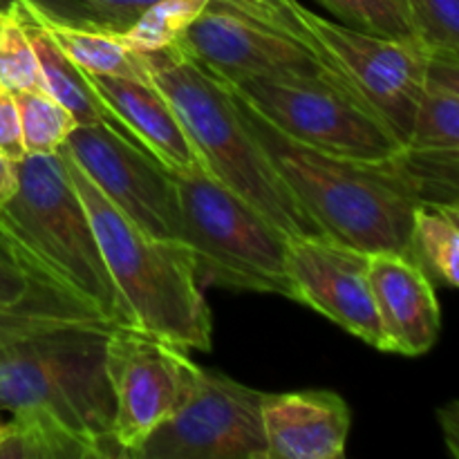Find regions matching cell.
<instances>
[{
    "instance_id": "30bf717a",
    "label": "cell",
    "mask_w": 459,
    "mask_h": 459,
    "mask_svg": "<svg viewBox=\"0 0 459 459\" xmlns=\"http://www.w3.org/2000/svg\"><path fill=\"white\" fill-rule=\"evenodd\" d=\"M260 390L200 370L182 406L133 459H267Z\"/></svg>"
},
{
    "instance_id": "f546056e",
    "label": "cell",
    "mask_w": 459,
    "mask_h": 459,
    "mask_svg": "<svg viewBox=\"0 0 459 459\" xmlns=\"http://www.w3.org/2000/svg\"><path fill=\"white\" fill-rule=\"evenodd\" d=\"M36 278L9 254H0V305H16L34 290Z\"/></svg>"
},
{
    "instance_id": "ba28073f",
    "label": "cell",
    "mask_w": 459,
    "mask_h": 459,
    "mask_svg": "<svg viewBox=\"0 0 459 459\" xmlns=\"http://www.w3.org/2000/svg\"><path fill=\"white\" fill-rule=\"evenodd\" d=\"M175 45L227 83L321 81L370 106L357 85L327 65L309 45L236 9L209 3Z\"/></svg>"
},
{
    "instance_id": "4316f807",
    "label": "cell",
    "mask_w": 459,
    "mask_h": 459,
    "mask_svg": "<svg viewBox=\"0 0 459 459\" xmlns=\"http://www.w3.org/2000/svg\"><path fill=\"white\" fill-rule=\"evenodd\" d=\"M0 85L12 92L45 88L25 27L12 7H0Z\"/></svg>"
},
{
    "instance_id": "4dcf8cb0",
    "label": "cell",
    "mask_w": 459,
    "mask_h": 459,
    "mask_svg": "<svg viewBox=\"0 0 459 459\" xmlns=\"http://www.w3.org/2000/svg\"><path fill=\"white\" fill-rule=\"evenodd\" d=\"M426 81H429V85H435V88L459 99V56L429 54Z\"/></svg>"
},
{
    "instance_id": "52a82bcc",
    "label": "cell",
    "mask_w": 459,
    "mask_h": 459,
    "mask_svg": "<svg viewBox=\"0 0 459 459\" xmlns=\"http://www.w3.org/2000/svg\"><path fill=\"white\" fill-rule=\"evenodd\" d=\"M276 128L316 151L366 164H379L403 151L370 106L321 81H245L229 83Z\"/></svg>"
},
{
    "instance_id": "d6a6232c",
    "label": "cell",
    "mask_w": 459,
    "mask_h": 459,
    "mask_svg": "<svg viewBox=\"0 0 459 459\" xmlns=\"http://www.w3.org/2000/svg\"><path fill=\"white\" fill-rule=\"evenodd\" d=\"M18 186V175H16V164L9 161L7 157L0 152V206L13 195Z\"/></svg>"
},
{
    "instance_id": "d6986e66",
    "label": "cell",
    "mask_w": 459,
    "mask_h": 459,
    "mask_svg": "<svg viewBox=\"0 0 459 459\" xmlns=\"http://www.w3.org/2000/svg\"><path fill=\"white\" fill-rule=\"evenodd\" d=\"M36 3V0H34ZM39 16L49 34L58 43V48L72 58L76 67L85 74H103V76H128V79L151 81V63L148 54L133 49L121 34L115 31L94 30V27L72 25L43 12L39 3Z\"/></svg>"
},
{
    "instance_id": "9c48e42d",
    "label": "cell",
    "mask_w": 459,
    "mask_h": 459,
    "mask_svg": "<svg viewBox=\"0 0 459 459\" xmlns=\"http://www.w3.org/2000/svg\"><path fill=\"white\" fill-rule=\"evenodd\" d=\"M106 368L115 397L112 430L126 459L182 406L202 370L186 348L134 325L112 327Z\"/></svg>"
},
{
    "instance_id": "7a4b0ae2",
    "label": "cell",
    "mask_w": 459,
    "mask_h": 459,
    "mask_svg": "<svg viewBox=\"0 0 459 459\" xmlns=\"http://www.w3.org/2000/svg\"><path fill=\"white\" fill-rule=\"evenodd\" d=\"M229 90L272 164L325 236L366 254L390 251L412 258V224L421 204L384 169V161L366 164L305 146L276 128L236 88Z\"/></svg>"
},
{
    "instance_id": "d4e9b609",
    "label": "cell",
    "mask_w": 459,
    "mask_h": 459,
    "mask_svg": "<svg viewBox=\"0 0 459 459\" xmlns=\"http://www.w3.org/2000/svg\"><path fill=\"white\" fill-rule=\"evenodd\" d=\"M211 0H160L151 4L121 39L143 54L178 43L179 36L209 7Z\"/></svg>"
},
{
    "instance_id": "3957f363",
    "label": "cell",
    "mask_w": 459,
    "mask_h": 459,
    "mask_svg": "<svg viewBox=\"0 0 459 459\" xmlns=\"http://www.w3.org/2000/svg\"><path fill=\"white\" fill-rule=\"evenodd\" d=\"M151 81L182 121L206 173L249 202L290 238L325 236L281 178L222 79L178 45L148 54Z\"/></svg>"
},
{
    "instance_id": "277c9868",
    "label": "cell",
    "mask_w": 459,
    "mask_h": 459,
    "mask_svg": "<svg viewBox=\"0 0 459 459\" xmlns=\"http://www.w3.org/2000/svg\"><path fill=\"white\" fill-rule=\"evenodd\" d=\"M117 323H63L0 352V411L45 412L94 446L121 457L115 442V397L106 368L108 334Z\"/></svg>"
},
{
    "instance_id": "9a60e30c",
    "label": "cell",
    "mask_w": 459,
    "mask_h": 459,
    "mask_svg": "<svg viewBox=\"0 0 459 459\" xmlns=\"http://www.w3.org/2000/svg\"><path fill=\"white\" fill-rule=\"evenodd\" d=\"M115 128L128 134L170 173L206 170L173 106L152 81L85 74Z\"/></svg>"
},
{
    "instance_id": "484cf974",
    "label": "cell",
    "mask_w": 459,
    "mask_h": 459,
    "mask_svg": "<svg viewBox=\"0 0 459 459\" xmlns=\"http://www.w3.org/2000/svg\"><path fill=\"white\" fill-rule=\"evenodd\" d=\"M49 16L63 22L124 34L160 0H36Z\"/></svg>"
},
{
    "instance_id": "cb8c5ba5",
    "label": "cell",
    "mask_w": 459,
    "mask_h": 459,
    "mask_svg": "<svg viewBox=\"0 0 459 459\" xmlns=\"http://www.w3.org/2000/svg\"><path fill=\"white\" fill-rule=\"evenodd\" d=\"M318 3L354 30L424 48L412 25L406 0H318Z\"/></svg>"
},
{
    "instance_id": "7402d4cb",
    "label": "cell",
    "mask_w": 459,
    "mask_h": 459,
    "mask_svg": "<svg viewBox=\"0 0 459 459\" xmlns=\"http://www.w3.org/2000/svg\"><path fill=\"white\" fill-rule=\"evenodd\" d=\"M13 97L27 155H54L61 151L79 126L76 117L45 88L21 90Z\"/></svg>"
},
{
    "instance_id": "4fadbf2b",
    "label": "cell",
    "mask_w": 459,
    "mask_h": 459,
    "mask_svg": "<svg viewBox=\"0 0 459 459\" xmlns=\"http://www.w3.org/2000/svg\"><path fill=\"white\" fill-rule=\"evenodd\" d=\"M287 269L296 303L323 314L348 334L385 352L370 287V254L330 236L290 238Z\"/></svg>"
},
{
    "instance_id": "ac0fdd59",
    "label": "cell",
    "mask_w": 459,
    "mask_h": 459,
    "mask_svg": "<svg viewBox=\"0 0 459 459\" xmlns=\"http://www.w3.org/2000/svg\"><path fill=\"white\" fill-rule=\"evenodd\" d=\"M7 4L30 36L45 90L76 117L79 126L110 121L94 90L90 88L85 72L72 63V58L58 48L54 36L43 25L34 0H9Z\"/></svg>"
},
{
    "instance_id": "8fae6325",
    "label": "cell",
    "mask_w": 459,
    "mask_h": 459,
    "mask_svg": "<svg viewBox=\"0 0 459 459\" xmlns=\"http://www.w3.org/2000/svg\"><path fill=\"white\" fill-rule=\"evenodd\" d=\"M94 186L143 233L182 242V213L173 173L110 121L76 126L65 142Z\"/></svg>"
},
{
    "instance_id": "1f68e13d",
    "label": "cell",
    "mask_w": 459,
    "mask_h": 459,
    "mask_svg": "<svg viewBox=\"0 0 459 459\" xmlns=\"http://www.w3.org/2000/svg\"><path fill=\"white\" fill-rule=\"evenodd\" d=\"M437 421L448 453L459 459V402H448L446 406L439 408Z\"/></svg>"
},
{
    "instance_id": "e0dca14e",
    "label": "cell",
    "mask_w": 459,
    "mask_h": 459,
    "mask_svg": "<svg viewBox=\"0 0 459 459\" xmlns=\"http://www.w3.org/2000/svg\"><path fill=\"white\" fill-rule=\"evenodd\" d=\"M267 459H341L352 415L332 390L264 394Z\"/></svg>"
},
{
    "instance_id": "836d02e7",
    "label": "cell",
    "mask_w": 459,
    "mask_h": 459,
    "mask_svg": "<svg viewBox=\"0 0 459 459\" xmlns=\"http://www.w3.org/2000/svg\"><path fill=\"white\" fill-rule=\"evenodd\" d=\"M439 211H442L444 215H446L448 220H451L453 224H455V227L459 229V202L457 204H446V206H437Z\"/></svg>"
},
{
    "instance_id": "44dd1931",
    "label": "cell",
    "mask_w": 459,
    "mask_h": 459,
    "mask_svg": "<svg viewBox=\"0 0 459 459\" xmlns=\"http://www.w3.org/2000/svg\"><path fill=\"white\" fill-rule=\"evenodd\" d=\"M90 318L101 316L76 299L67 296L65 291L36 278L34 290L21 303L0 305V352L16 341L36 334L40 330L63 325V323L90 321ZM101 321H106V318H101Z\"/></svg>"
},
{
    "instance_id": "6da1fadb",
    "label": "cell",
    "mask_w": 459,
    "mask_h": 459,
    "mask_svg": "<svg viewBox=\"0 0 459 459\" xmlns=\"http://www.w3.org/2000/svg\"><path fill=\"white\" fill-rule=\"evenodd\" d=\"M18 186L0 206V249L117 325H134L61 152L16 161Z\"/></svg>"
},
{
    "instance_id": "f1b7e54d",
    "label": "cell",
    "mask_w": 459,
    "mask_h": 459,
    "mask_svg": "<svg viewBox=\"0 0 459 459\" xmlns=\"http://www.w3.org/2000/svg\"><path fill=\"white\" fill-rule=\"evenodd\" d=\"M0 152L13 164L27 157L16 97L12 90L3 88V85H0Z\"/></svg>"
},
{
    "instance_id": "5b68a950",
    "label": "cell",
    "mask_w": 459,
    "mask_h": 459,
    "mask_svg": "<svg viewBox=\"0 0 459 459\" xmlns=\"http://www.w3.org/2000/svg\"><path fill=\"white\" fill-rule=\"evenodd\" d=\"M58 152L88 211L108 272L128 305L134 327L186 350H211V309L186 245L160 240L134 227L94 186L65 148Z\"/></svg>"
},
{
    "instance_id": "83f0119b",
    "label": "cell",
    "mask_w": 459,
    "mask_h": 459,
    "mask_svg": "<svg viewBox=\"0 0 459 459\" xmlns=\"http://www.w3.org/2000/svg\"><path fill=\"white\" fill-rule=\"evenodd\" d=\"M406 3L426 52L459 56V0H406Z\"/></svg>"
},
{
    "instance_id": "7c38bea8",
    "label": "cell",
    "mask_w": 459,
    "mask_h": 459,
    "mask_svg": "<svg viewBox=\"0 0 459 459\" xmlns=\"http://www.w3.org/2000/svg\"><path fill=\"white\" fill-rule=\"evenodd\" d=\"M294 13L406 146L429 85V52L417 45L327 21L299 0H294Z\"/></svg>"
},
{
    "instance_id": "8992f818",
    "label": "cell",
    "mask_w": 459,
    "mask_h": 459,
    "mask_svg": "<svg viewBox=\"0 0 459 459\" xmlns=\"http://www.w3.org/2000/svg\"><path fill=\"white\" fill-rule=\"evenodd\" d=\"M182 242L200 282L296 300L287 269L290 236L206 170L173 173Z\"/></svg>"
},
{
    "instance_id": "603a6c76",
    "label": "cell",
    "mask_w": 459,
    "mask_h": 459,
    "mask_svg": "<svg viewBox=\"0 0 459 459\" xmlns=\"http://www.w3.org/2000/svg\"><path fill=\"white\" fill-rule=\"evenodd\" d=\"M411 254L430 278L459 290V229L437 206H417Z\"/></svg>"
},
{
    "instance_id": "2e32d148",
    "label": "cell",
    "mask_w": 459,
    "mask_h": 459,
    "mask_svg": "<svg viewBox=\"0 0 459 459\" xmlns=\"http://www.w3.org/2000/svg\"><path fill=\"white\" fill-rule=\"evenodd\" d=\"M370 287L379 312L385 352L421 357L442 330L433 278L411 255L370 254Z\"/></svg>"
},
{
    "instance_id": "ffe728a7",
    "label": "cell",
    "mask_w": 459,
    "mask_h": 459,
    "mask_svg": "<svg viewBox=\"0 0 459 459\" xmlns=\"http://www.w3.org/2000/svg\"><path fill=\"white\" fill-rule=\"evenodd\" d=\"M0 459H101L94 446L45 412H13L0 426Z\"/></svg>"
},
{
    "instance_id": "5bb4252c",
    "label": "cell",
    "mask_w": 459,
    "mask_h": 459,
    "mask_svg": "<svg viewBox=\"0 0 459 459\" xmlns=\"http://www.w3.org/2000/svg\"><path fill=\"white\" fill-rule=\"evenodd\" d=\"M384 169L426 206L459 202V99L426 85L403 151Z\"/></svg>"
}]
</instances>
